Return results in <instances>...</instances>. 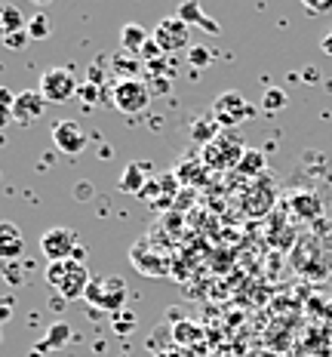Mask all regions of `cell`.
<instances>
[{"mask_svg": "<svg viewBox=\"0 0 332 357\" xmlns=\"http://www.w3.org/2000/svg\"><path fill=\"white\" fill-rule=\"evenodd\" d=\"M243 154H246L243 139L237 136V132H225V130H221L210 145H203L200 160L210 169H237V163L243 160Z\"/></svg>", "mask_w": 332, "mask_h": 357, "instance_id": "1", "label": "cell"}, {"mask_svg": "<svg viewBox=\"0 0 332 357\" xmlns=\"http://www.w3.org/2000/svg\"><path fill=\"white\" fill-rule=\"evenodd\" d=\"M127 296H129L127 284H123L120 278H114V274H108V278H93L90 289H86V302H90L93 308L114 311V314H120L123 311Z\"/></svg>", "mask_w": 332, "mask_h": 357, "instance_id": "2", "label": "cell"}, {"mask_svg": "<svg viewBox=\"0 0 332 357\" xmlns=\"http://www.w3.org/2000/svg\"><path fill=\"white\" fill-rule=\"evenodd\" d=\"M40 96L47 102H53V105H65V102H71L74 96L80 93V84L77 77H74L71 68H47L40 74Z\"/></svg>", "mask_w": 332, "mask_h": 357, "instance_id": "3", "label": "cell"}, {"mask_svg": "<svg viewBox=\"0 0 332 357\" xmlns=\"http://www.w3.org/2000/svg\"><path fill=\"white\" fill-rule=\"evenodd\" d=\"M151 99L154 96L142 77H123L120 84L114 86V105H117V111H123V114H139V111L148 108Z\"/></svg>", "mask_w": 332, "mask_h": 357, "instance_id": "4", "label": "cell"}, {"mask_svg": "<svg viewBox=\"0 0 332 357\" xmlns=\"http://www.w3.org/2000/svg\"><path fill=\"white\" fill-rule=\"evenodd\" d=\"M77 234L65 225H56L49 231L40 234V252L47 256V262H65V259H74L77 252Z\"/></svg>", "mask_w": 332, "mask_h": 357, "instance_id": "5", "label": "cell"}, {"mask_svg": "<svg viewBox=\"0 0 332 357\" xmlns=\"http://www.w3.org/2000/svg\"><path fill=\"white\" fill-rule=\"evenodd\" d=\"M210 114L219 121L221 130H225V126L231 130V126H237V123L246 121V117H253V105L243 99L237 89H231V93H221V96H219Z\"/></svg>", "mask_w": 332, "mask_h": 357, "instance_id": "6", "label": "cell"}, {"mask_svg": "<svg viewBox=\"0 0 332 357\" xmlns=\"http://www.w3.org/2000/svg\"><path fill=\"white\" fill-rule=\"evenodd\" d=\"M154 40H157V47L164 50V53L188 50V43H191V28L184 25L179 16H166V19L157 22V28H154Z\"/></svg>", "mask_w": 332, "mask_h": 357, "instance_id": "7", "label": "cell"}, {"mask_svg": "<svg viewBox=\"0 0 332 357\" xmlns=\"http://www.w3.org/2000/svg\"><path fill=\"white\" fill-rule=\"evenodd\" d=\"M90 284H93L90 268H86L84 262H77V259H71L68 274H65L62 287H58L56 293L62 296L65 302H77V299H86V289H90Z\"/></svg>", "mask_w": 332, "mask_h": 357, "instance_id": "8", "label": "cell"}, {"mask_svg": "<svg viewBox=\"0 0 332 357\" xmlns=\"http://www.w3.org/2000/svg\"><path fill=\"white\" fill-rule=\"evenodd\" d=\"M53 145L62 154H80L86 148V132L77 121H56L53 123Z\"/></svg>", "mask_w": 332, "mask_h": 357, "instance_id": "9", "label": "cell"}, {"mask_svg": "<svg viewBox=\"0 0 332 357\" xmlns=\"http://www.w3.org/2000/svg\"><path fill=\"white\" fill-rule=\"evenodd\" d=\"M43 111H47V99L40 96V89L16 93V102H13V121L16 123H34L37 117H43Z\"/></svg>", "mask_w": 332, "mask_h": 357, "instance_id": "10", "label": "cell"}, {"mask_svg": "<svg viewBox=\"0 0 332 357\" xmlns=\"http://www.w3.org/2000/svg\"><path fill=\"white\" fill-rule=\"evenodd\" d=\"M25 252V234L16 222H0V262H19Z\"/></svg>", "mask_w": 332, "mask_h": 357, "instance_id": "11", "label": "cell"}, {"mask_svg": "<svg viewBox=\"0 0 332 357\" xmlns=\"http://www.w3.org/2000/svg\"><path fill=\"white\" fill-rule=\"evenodd\" d=\"M148 169H151V163H145V160L129 163V167L120 173V178H117V188L139 197L148 188Z\"/></svg>", "mask_w": 332, "mask_h": 357, "instance_id": "12", "label": "cell"}, {"mask_svg": "<svg viewBox=\"0 0 332 357\" xmlns=\"http://www.w3.org/2000/svg\"><path fill=\"white\" fill-rule=\"evenodd\" d=\"M151 40V34L145 31L139 22H127V25L120 28V47H123V53H129V56H139L145 50V43Z\"/></svg>", "mask_w": 332, "mask_h": 357, "instance_id": "13", "label": "cell"}, {"mask_svg": "<svg viewBox=\"0 0 332 357\" xmlns=\"http://www.w3.org/2000/svg\"><path fill=\"white\" fill-rule=\"evenodd\" d=\"M71 336H74L71 326L65 324V321H56V324L47 330V336L37 342V345H40V351H56V348H65V345H68Z\"/></svg>", "mask_w": 332, "mask_h": 357, "instance_id": "14", "label": "cell"}, {"mask_svg": "<svg viewBox=\"0 0 332 357\" xmlns=\"http://www.w3.org/2000/svg\"><path fill=\"white\" fill-rule=\"evenodd\" d=\"M290 204H292V210L299 213L301 219H317V215H320V210H323V206H320V197H317L314 191H295Z\"/></svg>", "mask_w": 332, "mask_h": 357, "instance_id": "15", "label": "cell"}, {"mask_svg": "<svg viewBox=\"0 0 332 357\" xmlns=\"http://www.w3.org/2000/svg\"><path fill=\"white\" fill-rule=\"evenodd\" d=\"M0 28H3V40H6V37H10V34L25 31V28H28V19L22 16V10H19V6L3 3V6H0Z\"/></svg>", "mask_w": 332, "mask_h": 357, "instance_id": "16", "label": "cell"}, {"mask_svg": "<svg viewBox=\"0 0 332 357\" xmlns=\"http://www.w3.org/2000/svg\"><path fill=\"white\" fill-rule=\"evenodd\" d=\"M237 173L240 176H264V154L258 151V148H246V154H243V160L237 163Z\"/></svg>", "mask_w": 332, "mask_h": 357, "instance_id": "17", "label": "cell"}, {"mask_svg": "<svg viewBox=\"0 0 332 357\" xmlns=\"http://www.w3.org/2000/svg\"><path fill=\"white\" fill-rule=\"evenodd\" d=\"M219 132H221V126H219V121L212 114L200 117V121H194V126H191V136H194L197 142H203V145H210Z\"/></svg>", "mask_w": 332, "mask_h": 357, "instance_id": "18", "label": "cell"}, {"mask_svg": "<svg viewBox=\"0 0 332 357\" xmlns=\"http://www.w3.org/2000/svg\"><path fill=\"white\" fill-rule=\"evenodd\" d=\"M28 37H31V40H47L49 34H53V25H49V19L43 16V13H37V16H31L28 19Z\"/></svg>", "mask_w": 332, "mask_h": 357, "instance_id": "19", "label": "cell"}, {"mask_svg": "<svg viewBox=\"0 0 332 357\" xmlns=\"http://www.w3.org/2000/svg\"><path fill=\"white\" fill-rule=\"evenodd\" d=\"M175 16H179V19L184 22V25L191 28V25H200L206 13H203V6H200V3H182L179 10H175Z\"/></svg>", "mask_w": 332, "mask_h": 357, "instance_id": "20", "label": "cell"}, {"mask_svg": "<svg viewBox=\"0 0 332 357\" xmlns=\"http://www.w3.org/2000/svg\"><path fill=\"white\" fill-rule=\"evenodd\" d=\"M68 265H71V259H65V262H47V284L53 289L62 287L65 274H68Z\"/></svg>", "mask_w": 332, "mask_h": 357, "instance_id": "21", "label": "cell"}, {"mask_svg": "<svg viewBox=\"0 0 332 357\" xmlns=\"http://www.w3.org/2000/svg\"><path fill=\"white\" fill-rule=\"evenodd\" d=\"M188 62L194 65V68H206V65L212 62V50L210 47H191L188 50Z\"/></svg>", "mask_w": 332, "mask_h": 357, "instance_id": "22", "label": "cell"}, {"mask_svg": "<svg viewBox=\"0 0 332 357\" xmlns=\"http://www.w3.org/2000/svg\"><path fill=\"white\" fill-rule=\"evenodd\" d=\"M262 108H264V111H280V108H286V93H283V89H268V93H264Z\"/></svg>", "mask_w": 332, "mask_h": 357, "instance_id": "23", "label": "cell"}, {"mask_svg": "<svg viewBox=\"0 0 332 357\" xmlns=\"http://www.w3.org/2000/svg\"><path fill=\"white\" fill-rule=\"evenodd\" d=\"M160 56H164V50H160V47H157V40H154V37H151V40H148V43H145V50H142V53H139V59H145V62H148V65L160 62Z\"/></svg>", "mask_w": 332, "mask_h": 357, "instance_id": "24", "label": "cell"}, {"mask_svg": "<svg viewBox=\"0 0 332 357\" xmlns=\"http://www.w3.org/2000/svg\"><path fill=\"white\" fill-rule=\"evenodd\" d=\"M28 40H31V37H28V31H16V34H10V37H6L3 43H6V47H10V50H22Z\"/></svg>", "mask_w": 332, "mask_h": 357, "instance_id": "25", "label": "cell"}, {"mask_svg": "<svg viewBox=\"0 0 332 357\" xmlns=\"http://www.w3.org/2000/svg\"><path fill=\"white\" fill-rule=\"evenodd\" d=\"M305 10L308 13H332V0H323V3H311V0H305Z\"/></svg>", "mask_w": 332, "mask_h": 357, "instance_id": "26", "label": "cell"}, {"mask_svg": "<svg viewBox=\"0 0 332 357\" xmlns=\"http://www.w3.org/2000/svg\"><path fill=\"white\" fill-rule=\"evenodd\" d=\"M74 197H77V200H90L93 197V185L90 182H80L77 188H74Z\"/></svg>", "mask_w": 332, "mask_h": 357, "instance_id": "27", "label": "cell"}, {"mask_svg": "<svg viewBox=\"0 0 332 357\" xmlns=\"http://www.w3.org/2000/svg\"><path fill=\"white\" fill-rule=\"evenodd\" d=\"M200 28H203V31H210V34H219V31H221V25H219V22H216V19H210V16H203V22H200Z\"/></svg>", "mask_w": 332, "mask_h": 357, "instance_id": "28", "label": "cell"}, {"mask_svg": "<svg viewBox=\"0 0 332 357\" xmlns=\"http://www.w3.org/2000/svg\"><path fill=\"white\" fill-rule=\"evenodd\" d=\"M13 102H16V96H13L10 89H0V105H3V108H13Z\"/></svg>", "mask_w": 332, "mask_h": 357, "instance_id": "29", "label": "cell"}, {"mask_svg": "<svg viewBox=\"0 0 332 357\" xmlns=\"http://www.w3.org/2000/svg\"><path fill=\"white\" fill-rule=\"evenodd\" d=\"M320 47H323V53H329V56H332V28H329V34L320 40Z\"/></svg>", "mask_w": 332, "mask_h": 357, "instance_id": "30", "label": "cell"}, {"mask_svg": "<svg viewBox=\"0 0 332 357\" xmlns=\"http://www.w3.org/2000/svg\"><path fill=\"white\" fill-rule=\"evenodd\" d=\"M13 117V108H3L0 105V126H6V121H10Z\"/></svg>", "mask_w": 332, "mask_h": 357, "instance_id": "31", "label": "cell"}, {"mask_svg": "<svg viewBox=\"0 0 332 357\" xmlns=\"http://www.w3.org/2000/svg\"><path fill=\"white\" fill-rule=\"evenodd\" d=\"M0 40H3V28H0Z\"/></svg>", "mask_w": 332, "mask_h": 357, "instance_id": "32", "label": "cell"}]
</instances>
